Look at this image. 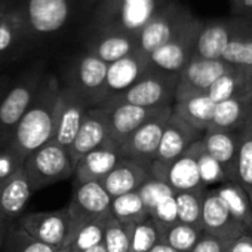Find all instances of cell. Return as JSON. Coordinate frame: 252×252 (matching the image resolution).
Listing matches in <instances>:
<instances>
[{"mask_svg":"<svg viewBox=\"0 0 252 252\" xmlns=\"http://www.w3.org/2000/svg\"><path fill=\"white\" fill-rule=\"evenodd\" d=\"M60 91L61 85L55 76H43L30 107L17 125L8 146L24 160L29 155L52 140L54 113Z\"/></svg>","mask_w":252,"mask_h":252,"instance_id":"1","label":"cell"},{"mask_svg":"<svg viewBox=\"0 0 252 252\" xmlns=\"http://www.w3.org/2000/svg\"><path fill=\"white\" fill-rule=\"evenodd\" d=\"M168 0H102L95 14L98 32H119L138 37L144 26Z\"/></svg>","mask_w":252,"mask_h":252,"instance_id":"2","label":"cell"},{"mask_svg":"<svg viewBox=\"0 0 252 252\" xmlns=\"http://www.w3.org/2000/svg\"><path fill=\"white\" fill-rule=\"evenodd\" d=\"M23 169L33 187V191L68 180L74 174V165L68 150L54 141L46 143L29 155L24 160Z\"/></svg>","mask_w":252,"mask_h":252,"instance_id":"3","label":"cell"},{"mask_svg":"<svg viewBox=\"0 0 252 252\" xmlns=\"http://www.w3.org/2000/svg\"><path fill=\"white\" fill-rule=\"evenodd\" d=\"M43 76L40 67L33 68L6 91L0 102V149L9 144L17 125L30 107Z\"/></svg>","mask_w":252,"mask_h":252,"instance_id":"4","label":"cell"},{"mask_svg":"<svg viewBox=\"0 0 252 252\" xmlns=\"http://www.w3.org/2000/svg\"><path fill=\"white\" fill-rule=\"evenodd\" d=\"M177 83L178 74L149 68V71L134 86L107 101H119L144 108L168 107L174 104Z\"/></svg>","mask_w":252,"mask_h":252,"instance_id":"5","label":"cell"},{"mask_svg":"<svg viewBox=\"0 0 252 252\" xmlns=\"http://www.w3.org/2000/svg\"><path fill=\"white\" fill-rule=\"evenodd\" d=\"M249 33H252V20L248 18L231 17L209 20L200 29L193 58L221 60L230 42Z\"/></svg>","mask_w":252,"mask_h":252,"instance_id":"6","label":"cell"},{"mask_svg":"<svg viewBox=\"0 0 252 252\" xmlns=\"http://www.w3.org/2000/svg\"><path fill=\"white\" fill-rule=\"evenodd\" d=\"M193 17L194 15L186 6L175 0H168L166 5L140 32L137 37L138 51L144 55H150L177 36Z\"/></svg>","mask_w":252,"mask_h":252,"instance_id":"7","label":"cell"},{"mask_svg":"<svg viewBox=\"0 0 252 252\" xmlns=\"http://www.w3.org/2000/svg\"><path fill=\"white\" fill-rule=\"evenodd\" d=\"M202 26L203 21L193 17L177 36L147 55L150 68L163 73L180 74L194 55V46Z\"/></svg>","mask_w":252,"mask_h":252,"instance_id":"8","label":"cell"},{"mask_svg":"<svg viewBox=\"0 0 252 252\" xmlns=\"http://www.w3.org/2000/svg\"><path fill=\"white\" fill-rule=\"evenodd\" d=\"M172 114V105L159 108L149 120H146L141 126L126 137L120 144L122 158L135 159L152 165L156 158L158 147L160 144V138L165 126Z\"/></svg>","mask_w":252,"mask_h":252,"instance_id":"9","label":"cell"},{"mask_svg":"<svg viewBox=\"0 0 252 252\" xmlns=\"http://www.w3.org/2000/svg\"><path fill=\"white\" fill-rule=\"evenodd\" d=\"M89 104L68 85L61 88L54 113V135L52 140L64 149H70Z\"/></svg>","mask_w":252,"mask_h":252,"instance_id":"10","label":"cell"},{"mask_svg":"<svg viewBox=\"0 0 252 252\" xmlns=\"http://www.w3.org/2000/svg\"><path fill=\"white\" fill-rule=\"evenodd\" d=\"M234 67L222 60H203L191 58L190 63L178 74V83L175 89L174 102L203 95L225 73L231 71Z\"/></svg>","mask_w":252,"mask_h":252,"instance_id":"11","label":"cell"},{"mask_svg":"<svg viewBox=\"0 0 252 252\" xmlns=\"http://www.w3.org/2000/svg\"><path fill=\"white\" fill-rule=\"evenodd\" d=\"M199 149H200V140L193 143L178 159H175L169 165H160L158 162H152L150 175L166 181L175 193L208 190L202 184L199 175V166H197Z\"/></svg>","mask_w":252,"mask_h":252,"instance_id":"12","label":"cell"},{"mask_svg":"<svg viewBox=\"0 0 252 252\" xmlns=\"http://www.w3.org/2000/svg\"><path fill=\"white\" fill-rule=\"evenodd\" d=\"M70 212L65 208L46 212L23 214L15 224L36 240L54 248L64 246L70 231Z\"/></svg>","mask_w":252,"mask_h":252,"instance_id":"13","label":"cell"},{"mask_svg":"<svg viewBox=\"0 0 252 252\" xmlns=\"http://www.w3.org/2000/svg\"><path fill=\"white\" fill-rule=\"evenodd\" d=\"M26 32L51 34L64 27L70 17L68 0H27L18 11Z\"/></svg>","mask_w":252,"mask_h":252,"instance_id":"14","label":"cell"},{"mask_svg":"<svg viewBox=\"0 0 252 252\" xmlns=\"http://www.w3.org/2000/svg\"><path fill=\"white\" fill-rule=\"evenodd\" d=\"M107 67L108 64L89 52L82 55L73 67L68 86L73 88L89 104V107L101 105L105 101Z\"/></svg>","mask_w":252,"mask_h":252,"instance_id":"15","label":"cell"},{"mask_svg":"<svg viewBox=\"0 0 252 252\" xmlns=\"http://www.w3.org/2000/svg\"><path fill=\"white\" fill-rule=\"evenodd\" d=\"M96 107L102 110L108 131V138L113 140L117 146L159 110L137 107L119 101H105Z\"/></svg>","mask_w":252,"mask_h":252,"instance_id":"16","label":"cell"},{"mask_svg":"<svg viewBox=\"0 0 252 252\" xmlns=\"http://www.w3.org/2000/svg\"><path fill=\"white\" fill-rule=\"evenodd\" d=\"M242 131L208 128L200 141L205 152L214 158L224 169L228 183H237V155Z\"/></svg>","mask_w":252,"mask_h":252,"instance_id":"17","label":"cell"},{"mask_svg":"<svg viewBox=\"0 0 252 252\" xmlns=\"http://www.w3.org/2000/svg\"><path fill=\"white\" fill-rule=\"evenodd\" d=\"M67 209L71 218L104 220L111 215V197L98 181L76 183Z\"/></svg>","mask_w":252,"mask_h":252,"instance_id":"18","label":"cell"},{"mask_svg":"<svg viewBox=\"0 0 252 252\" xmlns=\"http://www.w3.org/2000/svg\"><path fill=\"white\" fill-rule=\"evenodd\" d=\"M149 68L150 65L147 55H144L138 49L108 64L105 76V101L134 86L149 71Z\"/></svg>","mask_w":252,"mask_h":252,"instance_id":"19","label":"cell"},{"mask_svg":"<svg viewBox=\"0 0 252 252\" xmlns=\"http://www.w3.org/2000/svg\"><path fill=\"white\" fill-rule=\"evenodd\" d=\"M203 233L215 236L224 242H233L246 230L227 211L217 190H206L202 203Z\"/></svg>","mask_w":252,"mask_h":252,"instance_id":"20","label":"cell"},{"mask_svg":"<svg viewBox=\"0 0 252 252\" xmlns=\"http://www.w3.org/2000/svg\"><path fill=\"white\" fill-rule=\"evenodd\" d=\"M202 135V132L191 128L189 123H186L172 113L163 129L160 144L158 147L156 158L153 162H158L160 165H169L171 162L178 159L193 143L199 141Z\"/></svg>","mask_w":252,"mask_h":252,"instance_id":"21","label":"cell"},{"mask_svg":"<svg viewBox=\"0 0 252 252\" xmlns=\"http://www.w3.org/2000/svg\"><path fill=\"white\" fill-rule=\"evenodd\" d=\"M149 177L150 165L135 159L122 158L119 163L99 181V184L108 196L114 199L126 193L137 191Z\"/></svg>","mask_w":252,"mask_h":252,"instance_id":"22","label":"cell"},{"mask_svg":"<svg viewBox=\"0 0 252 252\" xmlns=\"http://www.w3.org/2000/svg\"><path fill=\"white\" fill-rule=\"evenodd\" d=\"M122 159L119 146L107 138L99 147L94 149L85 155L74 166V180L76 183L88 181H101Z\"/></svg>","mask_w":252,"mask_h":252,"instance_id":"23","label":"cell"},{"mask_svg":"<svg viewBox=\"0 0 252 252\" xmlns=\"http://www.w3.org/2000/svg\"><path fill=\"white\" fill-rule=\"evenodd\" d=\"M107 138H108V131H107L102 110L99 107H89L76 134V138L68 149L73 165L76 166V163L85 155L99 147Z\"/></svg>","mask_w":252,"mask_h":252,"instance_id":"24","label":"cell"},{"mask_svg":"<svg viewBox=\"0 0 252 252\" xmlns=\"http://www.w3.org/2000/svg\"><path fill=\"white\" fill-rule=\"evenodd\" d=\"M33 193V187L24 169L18 171L9 181L0 186V218L8 222H15L24 214Z\"/></svg>","mask_w":252,"mask_h":252,"instance_id":"25","label":"cell"},{"mask_svg":"<svg viewBox=\"0 0 252 252\" xmlns=\"http://www.w3.org/2000/svg\"><path fill=\"white\" fill-rule=\"evenodd\" d=\"M99 34L88 45V52L105 64H111L138 49L137 37L119 32H98Z\"/></svg>","mask_w":252,"mask_h":252,"instance_id":"26","label":"cell"},{"mask_svg":"<svg viewBox=\"0 0 252 252\" xmlns=\"http://www.w3.org/2000/svg\"><path fill=\"white\" fill-rule=\"evenodd\" d=\"M252 114V91L228 98L215 105L214 119L209 128L239 131Z\"/></svg>","mask_w":252,"mask_h":252,"instance_id":"27","label":"cell"},{"mask_svg":"<svg viewBox=\"0 0 252 252\" xmlns=\"http://www.w3.org/2000/svg\"><path fill=\"white\" fill-rule=\"evenodd\" d=\"M215 105L217 104L206 94H203L174 102L172 113L203 134L212 123Z\"/></svg>","mask_w":252,"mask_h":252,"instance_id":"28","label":"cell"},{"mask_svg":"<svg viewBox=\"0 0 252 252\" xmlns=\"http://www.w3.org/2000/svg\"><path fill=\"white\" fill-rule=\"evenodd\" d=\"M220 199L225 205L228 214L245 227L246 231L252 233V203L246 191L239 183H224L215 189Z\"/></svg>","mask_w":252,"mask_h":252,"instance_id":"29","label":"cell"},{"mask_svg":"<svg viewBox=\"0 0 252 252\" xmlns=\"http://www.w3.org/2000/svg\"><path fill=\"white\" fill-rule=\"evenodd\" d=\"M71 218V217H70ZM104 220H88V218H71L70 231L64 246H70L79 252L91 249L102 243Z\"/></svg>","mask_w":252,"mask_h":252,"instance_id":"30","label":"cell"},{"mask_svg":"<svg viewBox=\"0 0 252 252\" xmlns=\"http://www.w3.org/2000/svg\"><path fill=\"white\" fill-rule=\"evenodd\" d=\"M249 91H252V76L242 70L233 68L231 71L215 80L214 85L208 89L206 95L215 104H218L221 101L242 95Z\"/></svg>","mask_w":252,"mask_h":252,"instance_id":"31","label":"cell"},{"mask_svg":"<svg viewBox=\"0 0 252 252\" xmlns=\"http://www.w3.org/2000/svg\"><path fill=\"white\" fill-rule=\"evenodd\" d=\"M237 155V183L246 191L252 203V114L242 126Z\"/></svg>","mask_w":252,"mask_h":252,"instance_id":"32","label":"cell"},{"mask_svg":"<svg viewBox=\"0 0 252 252\" xmlns=\"http://www.w3.org/2000/svg\"><path fill=\"white\" fill-rule=\"evenodd\" d=\"M111 217L122 224H137L149 218V211L138 191L111 199Z\"/></svg>","mask_w":252,"mask_h":252,"instance_id":"33","label":"cell"},{"mask_svg":"<svg viewBox=\"0 0 252 252\" xmlns=\"http://www.w3.org/2000/svg\"><path fill=\"white\" fill-rule=\"evenodd\" d=\"M205 191H177V217L180 222L202 228V203ZM203 230V228H202Z\"/></svg>","mask_w":252,"mask_h":252,"instance_id":"34","label":"cell"},{"mask_svg":"<svg viewBox=\"0 0 252 252\" xmlns=\"http://www.w3.org/2000/svg\"><path fill=\"white\" fill-rule=\"evenodd\" d=\"M128 227L131 237L129 252H149L156 243L162 242L163 230L150 217L141 222L128 224Z\"/></svg>","mask_w":252,"mask_h":252,"instance_id":"35","label":"cell"},{"mask_svg":"<svg viewBox=\"0 0 252 252\" xmlns=\"http://www.w3.org/2000/svg\"><path fill=\"white\" fill-rule=\"evenodd\" d=\"M221 60L231 67L252 76V33L230 42V45L222 52Z\"/></svg>","mask_w":252,"mask_h":252,"instance_id":"36","label":"cell"},{"mask_svg":"<svg viewBox=\"0 0 252 252\" xmlns=\"http://www.w3.org/2000/svg\"><path fill=\"white\" fill-rule=\"evenodd\" d=\"M26 34L18 11L0 9V57L9 52Z\"/></svg>","mask_w":252,"mask_h":252,"instance_id":"37","label":"cell"},{"mask_svg":"<svg viewBox=\"0 0 252 252\" xmlns=\"http://www.w3.org/2000/svg\"><path fill=\"white\" fill-rule=\"evenodd\" d=\"M202 233H203L202 228L178 221L177 224L171 225L163 231L162 242L168 243L178 252H191Z\"/></svg>","mask_w":252,"mask_h":252,"instance_id":"38","label":"cell"},{"mask_svg":"<svg viewBox=\"0 0 252 252\" xmlns=\"http://www.w3.org/2000/svg\"><path fill=\"white\" fill-rule=\"evenodd\" d=\"M57 249L58 248L36 240L14 222L8 231L2 252H57Z\"/></svg>","mask_w":252,"mask_h":252,"instance_id":"39","label":"cell"},{"mask_svg":"<svg viewBox=\"0 0 252 252\" xmlns=\"http://www.w3.org/2000/svg\"><path fill=\"white\" fill-rule=\"evenodd\" d=\"M102 245L107 252H129L131 237L128 224H122L110 215L104 222Z\"/></svg>","mask_w":252,"mask_h":252,"instance_id":"40","label":"cell"},{"mask_svg":"<svg viewBox=\"0 0 252 252\" xmlns=\"http://www.w3.org/2000/svg\"><path fill=\"white\" fill-rule=\"evenodd\" d=\"M137 191H138L140 197L143 199V202H144V205H146V208H147L149 212L156 205H159L162 200H165L166 197L175 194V191L172 190V187L166 181L159 180V178H156L153 175H150L141 184V187Z\"/></svg>","mask_w":252,"mask_h":252,"instance_id":"41","label":"cell"},{"mask_svg":"<svg viewBox=\"0 0 252 252\" xmlns=\"http://www.w3.org/2000/svg\"><path fill=\"white\" fill-rule=\"evenodd\" d=\"M197 166H199L200 181L206 189L209 186H212V184L228 183V178H227L222 166L205 152V149L202 146V141H200V149H199V153H197Z\"/></svg>","mask_w":252,"mask_h":252,"instance_id":"42","label":"cell"},{"mask_svg":"<svg viewBox=\"0 0 252 252\" xmlns=\"http://www.w3.org/2000/svg\"><path fill=\"white\" fill-rule=\"evenodd\" d=\"M24 159L9 146L0 149V186L9 181L18 171L23 169Z\"/></svg>","mask_w":252,"mask_h":252,"instance_id":"43","label":"cell"},{"mask_svg":"<svg viewBox=\"0 0 252 252\" xmlns=\"http://www.w3.org/2000/svg\"><path fill=\"white\" fill-rule=\"evenodd\" d=\"M230 242H224L208 233H202L191 252H225Z\"/></svg>","mask_w":252,"mask_h":252,"instance_id":"44","label":"cell"},{"mask_svg":"<svg viewBox=\"0 0 252 252\" xmlns=\"http://www.w3.org/2000/svg\"><path fill=\"white\" fill-rule=\"evenodd\" d=\"M225 252H252V233L245 231L228 243Z\"/></svg>","mask_w":252,"mask_h":252,"instance_id":"45","label":"cell"},{"mask_svg":"<svg viewBox=\"0 0 252 252\" xmlns=\"http://www.w3.org/2000/svg\"><path fill=\"white\" fill-rule=\"evenodd\" d=\"M233 17H248L252 12V0H228Z\"/></svg>","mask_w":252,"mask_h":252,"instance_id":"46","label":"cell"},{"mask_svg":"<svg viewBox=\"0 0 252 252\" xmlns=\"http://www.w3.org/2000/svg\"><path fill=\"white\" fill-rule=\"evenodd\" d=\"M12 225H14V222H8V221H5V220L0 218V251H2V248H3L5 239H6L8 231H9V228H11Z\"/></svg>","mask_w":252,"mask_h":252,"instance_id":"47","label":"cell"},{"mask_svg":"<svg viewBox=\"0 0 252 252\" xmlns=\"http://www.w3.org/2000/svg\"><path fill=\"white\" fill-rule=\"evenodd\" d=\"M149 252H178V251L174 249L172 246H169V245L165 243V242H159V243H156Z\"/></svg>","mask_w":252,"mask_h":252,"instance_id":"48","label":"cell"},{"mask_svg":"<svg viewBox=\"0 0 252 252\" xmlns=\"http://www.w3.org/2000/svg\"><path fill=\"white\" fill-rule=\"evenodd\" d=\"M8 89H9V80L6 77H0V102H2Z\"/></svg>","mask_w":252,"mask_h":252,"instance_id":"49","label":"cell"},{"mask_svg":"<svg viewBox=\"0 0 252 252\" xmlns=\"http://www.w3.org/2000/svg\"><path fill=\"white\" fill-rule=\"evenodd\" d=\"M83 252H107V249L104 248L102 243H99V245H96V246H94V248H91V249H86V251H83Z\"/></svg>","mask_w":252,"mask_h":252,"instance_id":"50","label":"cell"},{"mask_svg":"<svg viewBox=\"0 0 252 252\" xmlns=\"http://www.w3.org/2000/svg\"><path fill=\"white\" fill-rule=\"evenodd\" d=\"M57 252H79V251H76V249H73L70 246H61V248L57 249Z\"/></svg>","mask_w":252,"mask_h":252,"instance_id":"51","label":"cell"},{"mask_svg":"<svg viewBox=\"0 0 252 252\" xmlns=\"http://www.w3.org/2000/svg\"><path fill=\"white\" fill-rule=\"evenodd\" d=\"M245 18H248V20H252V12H251V14H249L248 17H245Z\"/></svg>","mask_w":252,"mask_h":252,"instance_id":"52","label":"cell"}]
</instances>
